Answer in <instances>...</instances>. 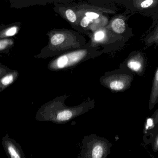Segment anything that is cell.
Masks as SVG:
<instances>
[{"instance_id":"obj_15","label":"cell","mask_w":158,"mask_h":158,"mask_svg":"<svg viewBox=\"0 0 158 158\" xmlns=\"http://www.w3.org/2000/svg\"><path fill=\"white\" fill-rule=\"evenodd\" d=\"M152 119L153 124L156 126L158 127V109L152 114Z\"/></svg>"},{"instance_id":"obj_16","label":"cell","mask_w":158,"mask_h":158,"mask_svg":"<svg viewBox=\"0 0 158 158\" xmlns=\"http://www.w3.org/2000/svg\"><path fill=\"white\" fill-rule=\"evenodd\" d=\"M85 15L87 17L92 20L97 19L99 16L98 14L94 12H87L86 13Z\"/></svg>"},{"instance_id":"obj_4","label":"cell","mask_w":158,"mask_h":158,"mask_svg":"<svg viewBox=\"0 0 158 158\" xmlns=\"http://www.w3.org/2000/svg\"><path fill=\"white\" fill-rule=\"evenodd\" d=\"M131 77L126 75H115L110 77L109 86L112 90L122 91L128 88L131 81Z\"/></svg>"},{"instance_id":"obj_19","label":"cell","mask_w":158,"mask_h":158,"mask_svg":"<svg viewBox=\"0 0 158 158\" xmlns=\"http://www.w3.org/2000/svg\"><path fill=\"white\" fill-rule=\"evenodd\" d=\"M8 42L7 40H1L0 42V49L1 50L4 48L8 45Z\"/></svg>"},{"instance_id":"obj_14","label":"cell","mask_w":158,"mask_h":158,"mask_svg":"<svg viewBox=\"0 0 158 158\" xmlns=\"http://www.w3.org/2000/svg\"><path fill=\"white\" fill-rule=\"evenodd\" d=\"M154 2L153 0H146L140 3V7L142 8H147L152 5Z\"/></svg>"},{"instance_id":"obj_6","label":"cell","mask_w":158,"mask_h":158,"mask_svg":"<svg viewBox=\"0 0 158 158\" xmlns=\"http://www.w3.org/2000/svg\"><path fill=\"white\" fill-rule=\"evenodd\" d=\"M143 60L141 56H134L127 62V65L134 72H139L141 71L143 68Z\"/></svg>"},{"instance_id":"obj_10","label":"cell","mask_w":158,"mask_h":158,"mask_svg":"<svg viewBox=\"0 0 158 158\" xmlns=\"http://www.w3.org/2000/svg\"><path fill=\"white\" fill-rule=\"evenodd\" d=\"M68 58L66 56H64L60 57L57 61V65L60 68H63L67 64Z\"/></svg>"},{"instance_id":"obj_11","label":"cell","mask_w":158,"mask_h":158,"mask_svg":"<svg viewBox=\"0 0 158 158\" xmlns=\"http://www.w3.org/2000/svg\"><path fill=\"white\" fill-rule=\"evenodd\" d=\"M13 81V77L12 75H8L2 79L1 82L2 85H7L11 83Z\"/></svg>"},{"instance_id":"obj_18","label":"cell","mask_w":158,"mask_h":158,"mask_svg":"<svg viewBox=\"0 0 158 158\" xmlns=\"http://www.w3.org/2000/svg\"><path fill=\"white\" fill-rule=\"evenodd\" d=\"M16 30H17V28L15 27H13L12 28L9 29L8 31L6 32V35L7 36H13L14 35H15V33L16 32Z\"/></svg>"},{"instance_id":"obj_17","label":"cell","mask_w":158,"mask_h":158,"mask_svg":"<svg viewBox=\"0 0 158 158\" xmlns=\"http://www.w3.org/2000/svg\"><path fill=\"white\" fill-rule=\"evenodd\" d=\"M104 34L103 32L99 31V32H97L95 35V40L97 41L101 40L104 38Z\"/></svg>"},{"instance_id":"obj_2","label":"cell","mask_w":158,"mask_h":158,"mask_svg":"<svg viewBox=\"0 0 158 158\" xmlns=\"http://www.w3.org/2000/svg\"><path fill=\"white\" fill-rule=\"evenodd\" d=\"M113 144L105 138L95 134L85 136L81 150L76 158H107Z\"/></svg>"},{"instance_id":"obj_9","label":"cell","mask_w":158,"mask_h":158,"mask_svg":"<svg viewBox=\"0 0 158 158\" xmlns=\"http://www.w3.org/2000/svg\"><path fill=\"white\" fill-rule=\"evenodd\" d=\"M65 14H66L67 19L70 22H72V23H74L76 21V15L72 10H67L66 13H65Z\"/></svg>"},{"instance_id":"obj_5","label":"cell","mask_w":158,"mask_h":158,"mask_svg":"<svg viewBox=\"0 0 158 158\" xmlns=\"http://www.w3.org/2000/svg\"><path fill=\"white\" fill-rule=\"evenodd\" d=\"M158 102V68L155 73L149 102V110H152Z\"/></svg>"},{"instance_id":"obj_1","label":"cell","mask_w":158,"mask_h":158,"mask_svg":"<svg viewBox=\"0 0 158 158\" xmlns=\"http://www.w3.org/2000/svg\"><path fill=\"white\" fill-rule=\"evenodd\" d=\"M90 109L87 105L68 108L60 103L51 104L40 109L35 115V119L40 122L64 124L85 113Z\"/></svg>"},{"instance_id":"obj_12","label":"cell","mask_w":158,"mask_h":158,"mask_svg":"<svg viewBox=\"0 0 158 158\" xmlns=\"http://www.w3.org/2000/svg\"><path fill=\"white\" fill-rule=\"evenodd\" d=\"M92 21V20H91L85 16L81 20V22H80V25L83 27H87L89 23H90Z\"/></svg>"},{"instance_id":"obj_8","label":"cell","mask_w":158,"mask_h":158,"mask_svg":"<svg viewBox=\"0 0 158 158\" xmlns=\"http://www.w3.org/2000/svg\"><path fill=\"white\" fill-rule=\"evenodd\" d=\"M64 35L62 34H58L54 35L51 39V43L53 45H58L63 42Z\"/></svg>"},{"instance_id":"obj_7","label":"cell","mask_w":158,"mask_h":158,"mask_svg":"<svg viewBox=\"0 0 158 158\" xmlns=\"http://www.w3.org/2000/svg\"><path fill=\"white\" fill-rule=\"evenodd\" d=\"M111 26L113 30L117 34H122L125 29L124 21L119 18H117L114 20L112 23Z\"/></svg>"},{"instance_id":"obj_13","label":"cell","mask_w":158,"mask_h":158,"mask_svg":"<svg viewBox=\"0 0 158 158\" xmlns=\"http://www.w3.org/2000/svg\"><path fill=\"white\" fill-rule=\"evenodd\" d=\"M152 150L155 152H158V131L157 135L154 137V141L152 144Z\"/></svg>"},{"instance_id":"obj_3","label":"cell","mask_w":158,"mask_h":158,"mask_svg":"<svg viewBox=\"0 0 158 158\" xmlns=\"http://www.w3.org/2000/svg\"><path fill=\"white\" fill-rule=\"evenodd\" d=\"M2 144L8 158H26L21 145L7 134L2 139Z\"/></svg>"}]
</instances>
